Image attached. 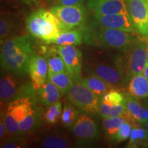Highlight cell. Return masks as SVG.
I'll return each mask as SVG.
<instances>
[{"mask_svg": "<svg viewBox=\"0 0 148 148\" xmlns=\"http://www.w3.org/2000/svg\"><path fill=\"white\" fill-rule=\"evenodd\" d=\"M34 53L32 40L27 35L5 40L1 46V69L20 76L26 75Z\"/></svg>", "mask_w": 148, "mask_h": 148, "instance_id": "obj_1", "label": "cell"}, {"mask_svg": "<svg viewBox=\"0 0 148 148\" xmlns=\"http://www.w3.org/2000/svg\"><path fill=\"white\" fill-rule=\"evenodd\" d=\"M98 25V27H86L82 29L84 41L88 45L103 49L124 51L138 42L134 32Z\"/></svg>", "mask_w": 148, "mask_h": 148, "instance_id": "obj_2", "label": "cell"}, {"mask_svg": "<svg viewBox=\"0 0 148 148\" xmlns=\"http://www.w3.org/2000/svg\"><path fill=\"white\" fill-rule=\"evenodd\" d=\"M84 72L106 81L113 86H121L126 80L119 67L116 57L105 51H92L85 60Z\"/></svg>", "mask_w": 148, "mask_h": 148, "instance_id": "obj_3", "label": "cell"}, {"mask_svg": "<svg viewBox=\"0 0 148 148\" xmlns=\"http://www.w3.org/2000/svg\"><path fill=\"white\" fill-rule=\"evenodd\" d=\"M26 27L31 36L47 43H53L64 31L58 17L45 9H38L31 14L26 20Z\"/></svg>", "mask_w": 148, "mask_h": 148, "instance_id": "obj_4", "label": "cell"}, {"mask_svg": "<svg viewBox=\"0 0 148 148\" xmlns=\"http://www.w3.org/2000/svg\"><path fill=\"white\" fill-rule=\"evenodd\" d=\"M145 46V42L138 41L128 49L121 51L123 54L116 56L119 67L126 80L143 73L148 62Z\"/></svg>", "mask_w": 148, "mask_h": 148, "instance_id": "obj_5", "label": "cell"}, {"mask_svg": "<svg viewBox=\"0 0 148 148\" xmlns=\"http://www.w3.org/2000/svg\"><path fill=\"white\" fill-rule=\"evenodd\" d=\"M12 72L3 71L0 79V99L1 104L7 105L18 98L36 95V89L32 83L25 82Z\"/></svg>", "mask_w": 148, "mask_h": 148, "instance_id": "obj_6", "label": "cell"}, {"mask_svg": "<svg viewBox=\"0 0 148 148\" xmlns=\"http://www.w3.org/2000/svg\"><path fill=\"white\" fill-rule=\"evenodd\" d=\"M71 103L87 114L92 115L99 112V97L81 80L73 83L67 92Z\"/></svg>", "mask_w": 148, "mask_h": 148, "instance_id": "obj_7", "label": "cell"}, {"mask_svg": "<svg viewBox=\"0 0 148 148\" xmlns=\"http://www.w3.org/2000/svg\"><path fill=\"white\" fill-rule=\"evenodd\" d=\"M50 11L58 17L64 31L80 26L86 18V10L83 4L55 5L50 8Z\"/></svg>", "mask_w": 148, "mask_h": 148, "instance_id": "obj_8", "label": "cell"}, {"mask_svg": "<svg viewBox=\"0 0 148 148\" xmlns=\"http://www.w3.org/2000/svg\"><path fill=\"white\" fill-rule=\"evenodd\" d=\"M58 52L63 60L66 72L74 82L82 78V54L75 45H57Z\"/></svg>", "mask_w": 148, "mask_h": 148, "instance_id": "obj_9", "label": "cell"}, {"mask_svg": "<svg viewBox=\"0 0 148 148\" xmlns=\"http://www.w3.org/2000/svg\"><path fill=\"white\" fill-rule=\"evenodd\" d=\"M127 5L135 28L142 36L148 38V7L146 0H130Z\"/></svg>", "mask_w": 148, "mask_h": 148, "instance_id": "obj_10", "label": "cell"}, {"mask_svg": "<svg viewBox=\"0 0 148 148\" xmlns=\"http://www.w3.org/2000/svg\"><path fill=\"white\" fill-rule=\"evenodd\" d=\"M73 133L77 139L87 143L99 137V130L94 120L88 114L84 113L79 116L73 125Z\"/></svg>", "mask_w": 148, "mask_h": 148, "instance_id": "obj_11", "label": "cell"}, {"mask_svg": "<svg viewBox=\"0 0 148 148\" xmlns=\"http://www.w3.org/2000/svg\"><path fill=\"white\" fill-rule=\"evenodd\" d=\"M94 18L98 25L101 26L121 29L129 32H136L130 14H94Z\"/></svg>", "mask_w": 148, "mask_h": 148, "instance_id": "obj_12", "label": "cell"}, {"mask_svg": "<svg viewBox=\"0 0 148 148\" xmlns=\"http://www.w3.org/2000/svg\"><path fill=\"white\" fill-rule=\"evenodd\" d=\"M87 7L94 14H129L124 0H88Z\"/></svg>", "mask_w": 148, "mask_h": 148, "instance_id": "obj_13", "label": "cell"}, {"mask_svg": "<svg viewBox=\"0 0 148 148\" xmlns=\"http://www.w3.org/2000/svg\"><path fill=\"white\" fill-rule=\"evenodd\" d=\"M29 75L35 89H39L48 76V64L45 58L34 53L29 62Z\"/></svg>", "mask_w": 148, "mask_h": 148, "instance_id": "obj_14", "label": "cell"}, {"mask_svg": "<svg viewBox=\"0 0 148 148\" xmlns=\"http://www.w3.org/2000/svg\"><path fill=\"white\" fill-rule=\"evenodd\" d=\"M60 90L47 79L39 89L36 90V95L38 101L45 106H49L56 102L60 97Z\"/></svg>", "mask_w": 148, "mask_h": 148, "instance_id": "obj_15", "label": "cell"}, {"mask_svg": "<svg viewBox=\"0 0 148 148\" xmlns=\"http://www.w3.org/2000/svg\"><path fill=\"white\" fill-rule=\"evenodd\" d=\"M80 80L99 97L114 88V86L106 81L92 74L86 73V76L82 77Z\"/></svg>", "mask_w": 148, "mask_h": 148, "instance_id": "obj_16", "label": "cell"}, {"mask_svg": "<svg viewBox=\"0 0 148 148\" xmlns=\"http://www.w3.org/2000/svg\"><path fill=\"white\" fill-rule=\"evenodd\" d=\"M45 52V58L48 64V75L66 71L65 64L58 52L57 46L47 48Z\"/></svg>", "mask_w": 148, "mask_h": 148, "instance_id": "obj_17", "label": "cell"}, {"mask_svg": "<svg viewBox=\"0 0 148 148\" xmlns=\"http://www.w3.org/2000/svg\"><path fill=\"white\" fill-rule=\"evenodd\" d=\"M42 110L40 107L34 106L27 116L20 123V134L34 130L40 126L42 121Z\"/></svg>", "mask_w": 148, "mask_h": 148, "instance_id": "obj_18", "label": "cell"}, {"mask_svg": "<svg viewBox=\"0 0 148 148\" xmlns=\"http://www.w3.org/2000/svg\"><path fill=\"white\" fill-rule=\"evenodd\" d=\"M130 95L138 98H148V79L143 73H138L130 79Z\"/></svg>", "mask_w": 148, "mask_h": 148, "instance_id": "obj_19", "label": "cell"}, {"mask_svg": "<svg viewBox=\"0 0 148 148\" xmlns=\"http://www.w3.org/2000/svg\"><path fill=\"white\" fill-rule=\"evenodd\" d=\"M82 29H71L63 31L53 42L57 45H79L83 41Z\"/></svg>", "mask_w": 148, "mask_h": 148, "instance_id": "obj_20", "label": "cell"}, {"mask_svg": "<svg viewBox=\"0 0 148 148\" xmlns=\"http://www.w3.org/2000/svg\"><path fill=\"white\" fill-rule=\"evenodd\" d=\"M125 106L131 116L138 123H147L145 117V110L141 104L134 96L130 95L126 96Z\"/></svg>", "mask_w": 148, "mask_h": 148, "instance_id": "obj_21", "label": "cell"}, {"mask_svg": "<svg viewBox=\"0 0 148 148\" xmlns=\"http://www.w3.org/2000/svg\"><path fill=\"white\" fill-rule=\"evenodd\" d=\"M48 79L56 85L62 95L67 94L74 83V81L66 71L48 75Z\"/></svg>", "mask_w": 148, "mask_h": 148, "instance_id": "obj_22", "label": "cell"}, {"mask_svg": "<svg viewBox=\"0 0 148 148\" xmlns=\"http://www.w3.org/2000/svg\"><path fill=\"white\" fill-rule=\"evenodd\" d=\"M127 112V110L125 103L116 106H110L101 101L99 102V114L103 118L113 117V116L123 117Z\"/></svg>", "mask_w": 148, "mask_h": 148, "instance_id": "obj_23", "label": "cell"}, {"mask_svg": "<svg viewBox=\"0 0 148 148\" xmlns=\"http://www.w3.org/2000/svg\"><path fill=\"white\" fill-rule=\"evenodd\" d=\"M73 103H66L64 104L61 114V121L66 127H71L79 117V111Z\"/></svg>", "mask_w": 148, "mask_h": 148, "instance_id": "obj_24", "label": "cell"}, {"mask_svg": "<svg viewBox=\"0 0 148 148\" xmlns=\"http://www.w3.org/2000/svg\"><path fill=\"white\" fill-rule=\"evenodd\" d=\"M125 121V120L121 116L103 118V127L106 132V134L113 138L120 126Z\"/></svg>", "mask_w": 148, "mask_h": 148, "instance_id": "obj_25", "label": "cell"}, {"mask_svg": "<svg viewBox=\"0 0 148 148\" xmlns=\"http://www.w3.org/2000/svg\"><path fill=\"white\" fill-rule=\"evenodd\" d=\"M14 21L8 16L1 15L0 19V38L1 43H3L8 38L14 30Z\"/></svg>", "mask_w": 148, "mask_h": 148, "instance_id": "obj_26", "label": "cell"}, {"mask_svg": "<svg viewBox=\"0 0 148 148\" xmlns=\"http://www.w3.org/2000/svg\"><path fill=\"white\" fill-rule=\"evenodd\" d=\"M125 100H126V97H125L123 93L114 88L104 94L101 97V101L110 106H116V105L125 103Z\"/></svg>", "mask_w": 148, "mask_h": 148, "instance_id": "obj_27", "label": "cell"}, {"mask_svg": "<svg viewBox=\"0 0 148 148\" xmlns=\"http://www.w3.org/2000/svg\"><path fill=\"white\" fill-rule=\"evenodd\" d=\"M67 138L60 136H49L42 142V147L45 148H66L69 146Z\"/></svg>", "mask_w": 148, "mask_h": 148, "instance_id": "obj_28", "label": "cell"}, {"mask_svg": "<svg viewBox=\"0 0 148 148\" xmlns=\"http://www.w3.org/2000/svg\"><path fill=\"white\" fill-rule=\"evenodd\" d=\"M62 105L60 101L53 103V104L48 107L45 114V120L47 123H51V124L55 123L58 118L61 116L62 112Z\"/></svg>", "mask_w": 148, "mask_h": 148, "instance_id": "obj_29", "label": "cell"}, {"mask_svg": "<svg viewBox=\"0 0 148 148\" xmlns=\"http://www.w3.org/2000/svg\"><path fill=\"white\" fill-rule=\"evenodd\" d=\"M147 132L141 127H134L130 136V147H134L137 144L141 143L147 139Z\"/></svg>", "mask_w": 148, "mask_h": 148, "instance_id": "obj_30", "label": "cell"}, {"mask_svg": "<svg viewBox=\"0 0 148 148\" xmlns=\"http://www.w3.org/2000/svg\"><path fill=\"white\" fill-rule=\"evenodd\" d=\"M128 122L125 121L120 126L117 132L114 135L113 139L116 140L117 142H121L126 140L130 136L131 132H132V126Z\"/></svg>", "mask_w": 148, "mask_h": 148, "instance_id": "obj_31", "label": "cell"}, {"mask_svg": "<svg viewBox=\"0 0 148 148\" xmlns=\"http://www.w3.org/2000/svg\"><path fill=\"white\" fill-rule=\"evenodd\" d=\"M18 136H10L5 140V143L2 146L4 148H20L24 147L27 145L26 140L23 137Z\"/></svg>", "mask_w": 148, "mask_h": 148, "instance_id": "obj_32", "label": "cell"}, {"mask_svg": "<svg viewBox=\"0 0 148 148\" xmlns=\"http://www.w3.org/2000/svg\"><path fill=\"white\" fill-rule=\"evenodd\" d=\"M85 0H53L52 4L61 5H73L83 4Z\"/></svg>", "mask_w": 148, "mask_h": 148, "instance_id": "obj_33", "label": "cell"}, {"mask_svg": "<svg viewBox=\"0 0 148 148\" xmlns=\"http://www.w3.org/2000/svg\"><path fill=\"white\" fill-rule=\"evenodd\" d=\"M6 134H8L6 127H5L4 123H3V119L1 117V121H0V140H1V147H2L3 144L5 143V140H7Z\"/></svg>", "mask_w": 148, "mask_h": 148, "instance_id": "obj_34", "label": "cell"}, {"mask_svg": "<svg viewBox=\"0 0 148 148\" xmlns=\"http://www.w3.org/2000/svg\"><path fill=\"white\" fill-rule=\"evenodd\" d=\"M25 3H28V4H34L38 5V0H23Z\"/></svg>", "mask_w": 148, "mask_h": 148, "instance_id": "obj_35", "label": "cell"}, {"mask_svg": "<svg viewBox=\"0 0 148 148\" xmlns=\"http://www.w3.org/2000/svg\"><path fill=\"white\" fill-rule=\"evenodd\" d=\"M144 75H145V76L147 77V78L148 79V62H147V65L145 66V69H144V70H143V73H142Z\"/></svg>", "mask_w": 148, "mask_h": 148, "instance_id": "obj_36", "label": "cell"}, {"mask_svg": "<svg viewBox=\"0 0 148 148\" xmlns=\"http://www.w3.org/2000/svg\"><path fill=\"white\" fill-rule=\"evenodd\" d=\"M145 117L146 120L148 121V108L145 110Z\"/></svg>", "mask_w": 148, "mask_h": 148, "instance_id": "obj_37", "label": "cell"}, {"mask_svg": "<svg viewBox=\"0 0 148 148\" xmlns=\"http://www.w3.org/2000/svg\"><path fill=\"white\" fill-rule=\"evenodd\" d=\"M145 49H146V52H147V56H148V44H146Z\"/></svg>", "mask_w": 148, "mask_h": 148, "instance_id": "obj_38", "label": "cell"}, {"mask_svg": "<svg viewBox=\"0 0 148 148\" xmlns=\"http://www.w3.org/2000/svg\"><path fill=\"white\" fill-rule=\"evenodd\" d=\"M146 129H147V132L148 134V121L147 122V126H146Z\"/></svg>", "mask_w": 148, "mask_h": 148, "instance_id": "obj_39", "label": "cell"}, {"mask_svg": "<svg viewBox=\"0 0 148 148\" xmlns=\"http://www.w3.org/2000/svg\"><path fill=\"white\" fill-rule=\"evenodd\" d=\"M146 2H147V7H148V0H146Z\"/></svg>", "mask_w": 148, "mask_h": 148, "instance_id": "obj_40", "label": "cell"}, {"mask_svg": "<svg viewBox=\"0 0 148 148\" xmlns=\"http://www.w3.org/2000/svg\"><path fill=\"white\" fill-rule=\"evenodd\" d=\"M125 1H127H127H130V0H125Z\"/></svg>", "mask_w": 148, "mask_h": 148, "instance_id": "obj_41", "label": "cell"}]
</instances>
